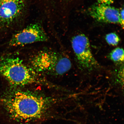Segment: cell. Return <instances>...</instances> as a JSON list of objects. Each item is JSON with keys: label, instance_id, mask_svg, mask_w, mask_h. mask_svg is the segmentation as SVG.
<instances>
[{"label": "cell", "instance_id": "8", "mask_svg": "<svg viewBox=\"0 0 124 124\" xmlns=\"http://www.w3.org/2000/svg\"><path fill=\"white\" fill-rule=\"evenodd\" d=\"M108 58L116 64H122L124 60L123 49L117 47L113 49L109 54Z\"/></svg>", "mask_w": 124, "mask_h": 124}, {"label": "cell", "instance_id": "2", "mask_svg": "<svg viewBox=\"0 0 124 124\" xmlns=\"http://www.w3.org/2000/svg\"><path fill=\"white\" fill-rule=\"evenodd\" d=\"M0 74L13 87L45 82L38 72L15 57L0 56Z\"/></svg>", "mask_w": 124, "mask_h": 124}, {"label": "cell", "instance_id": "11", "mask_svg": "<svg viewBox=\"0 0 124 124\" xmlns=\"http://www.w3.org/2000/svg\"><path fill=\"white\" fill-rule=\"evenodd\" d=\"M124 8H123L120 11V16L121 21L122 23V26L124 27Z\"/></svg>", "mask_w": 124, "mask_h": 124}, {"label": "cell", "instance_id": "4", "mask_svg": "<svg viewBox=\"0 0 124 124\" xmlns=\"http://www.w3.org/2000/svg\"><path fill=\"white\" fill-rule=\"evenodd\" d=\"M76 61L81 70L91 72L100 67L91 50L89 39L83 34L76 35L71 41Z\"/></svg>", "mask_w": 124, "mask_h": 124}, {"label": "cell", "instance_id": "7", "mask_svg": "<svg viewBox=\"0 0 124 124\" xmlns=\"http://www.w3.org/2000/svg\"><path fill=\"white\" fill-rule=\"evenodd\" d=\"M88 13L94 20L101 22L118 24L122 26L120 11L110 5L100 4L94 5L88 9Z\"/></svg>", "mask_w": 124, "mask_h": 124}, {"label": "cell", "instance_id": "3", "mask_svg": "<svg viewBox=\"0 0 124 124\" xmlns=\"http://www.w3.org/2000/svg\"><path fill=\"white\" fill-rule=\"evenodd\" d=\"M30 63L36 72L54 76L63 75L72 66V62L66 55L48 50L36 54L31 59Z\"/></svg>", "mask_w": 124, "mask_h": 124}, {"label": "cell", "instance_id": "1", "mask_svg": "<svg viewBox=\"0 0 124 124\" xmlns=\"http://www.w3.org/2000/svg\"><path fill=\"white\" fill-rule=\"evenodd\" d=\"M50 98L14 88L7 90L0 103L9 118L18 122H29L44 116L53 103Z\"/></svg>", "mask_w": 124, "mask_h": 124}, {"label": "cell", "instance_id": "5", "mask_svg": "<svg viewBox=\"0 0 124 124\" xmlns=\"http://www.w3.org/2000/svg\"><path fill=\"white\" fill-rule=\"evenodd\" d=\"M48 38L39 23L31 24L15 34L11 39L9 44L11 46H23L39 42L48 41Z\"/></svg>", "mask_w": 124, "mask_h": 124}, {"label": "cell", "instance_id": "9", "mask_svg": "<svg viewBox=\"0 0 124 124\" xmlns=\"http://www.w3.org/2000/svg\"><path fill=\"white\" fill-rule=\"evenodd\" d=\"M105 39L108 44L113 46H117L120 41L118 36L114 32L108 34L106 35Z\"/></svg>", "mask_w": 124, "mask_h": 124}, {"label": "cell", "instance_id": "12", "mask_svg": "<svg viewBox=\"0 0 124 124\" xmlns=\"http://www.w3.org/2000/svg\"></svg>", "mask_w": 124, "mask_h": 124}, {"label": "cell", "instance_id": "6", "mask_svg": "<svg viewBox=\"0 0 124 124\" xmlns=\"http://www.w3.org/2000/svg\"><path fill=\"white\" fill-rule=\"evenodd\" d=\"M24 0H0V23L5 26L14 23L22 14Z\"/></svg>", "mask_w": 124, "mask_h": 124}, {"label": "cell", "instance_id": "10", "mask_svg": "<svg viewBox=\"0 0 124 124\" xmlns=\"http://www.w3.org/2000/svg\"><path fill=\"white\" fill-rule=\"evenodd\" d=\"M99 4L110 5L114 3L115 0H96Z\"/></svg>", "mask_w": 124, "mask_h": 124}]
</instances>
